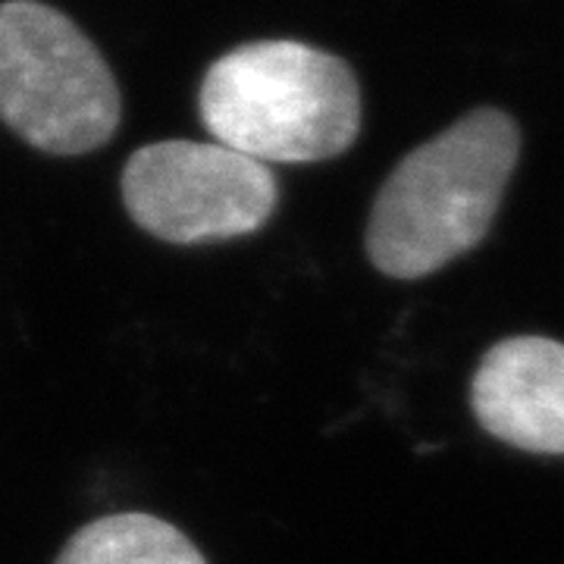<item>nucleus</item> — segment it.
<instances>
[{"label":"nucleus","mask_w":564,"mask_h":564,"mask_svg":"<svg viewBox=\"0 0 564 564\" xmlns=\"http://www.w3.org/2000/svg\"><path fill=\"white\" fill-rule=\"evenodd\" d=\"M521 132L480 107L423 141L383 182L370 223V263L392 280H423L484 242L518 166Z\"/></svg>","instance_id":"nucleus-1"},{"label":"nucleus","mask_w":564,"mask_h":564,"mask_svg":"<svg viewBox=\"0 0 564 564\" xmlns=\"http://www.w3.org/2000/svg\"><path fill=\"white\" fill-rule=\"evenodd\" d=\"M204 129L258 163L339 158L361 132V88L348 63L302 41H251L207 69Z\"/></svg>","instance_id":"nucleus-2"},{"label":"nucleus","mask_w":564,"mask_h":564,"mask_svg":"<svg viewBox=\"0 0 564 564\" xmlns=\"http://www.w3.org/2000/svg\"><path fill=\"white\" fill-rule=\"evenodd\" d=\"M120 88L66 13L39 0L0 3V120L44 154L98 151L120 129Z\"/></svg>","instance_id":"nucleus-3"},{"label":"nucleus","mask_w":564,"mask_h":564,"mask_svg":"<svg viewBox=\"0 0 564 564\" xmlns=\"http://www.w3.org/2000/svg\"><path fill=\"white\" fill-rule=\"evenodd\" d=\"M132 223L166 245H217L263 229L280 185L267 163L217 141H154L122 166Z\"/></svg>","instance_id":"nucleus-4"},{"label":"nucleus","mask_w":564,"mask_h":564,"mask_svg":"<svg viewBox=\"0 0 564 564\" xmlns=\"http://www.w3.org/2000/svg\"><path fill=\"white\" fill-rule=\"evenodd\" d=\"M470 404L499 443L533 455H564V345L545 336L492 345L474 373Z\"/></svg>","instance_id":"nucleus-5"},{"label":"nucleus","mask_w":564,"mask_h":564,"mask_svg":"<svg viewBox=\"0 0 564 564\" xmlns=\"http://www.w3.org/2000/svg\"><path fill=\"white\" fill-rule=\"evenodd\" d=\"M54 564H207L180 527L144 511L107 514L69 536Z\"/></svg>","instance_id":"nucleus-6"}]
</instances>
